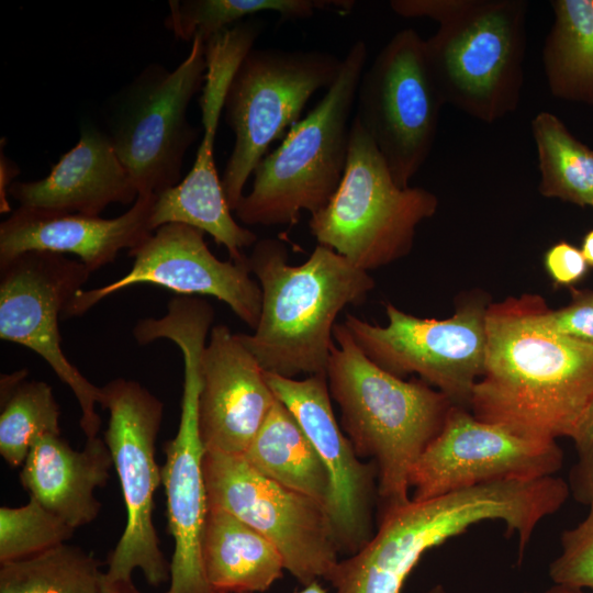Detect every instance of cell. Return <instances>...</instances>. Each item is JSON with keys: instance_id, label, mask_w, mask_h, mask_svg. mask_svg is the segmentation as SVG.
<instances>
[{"instance_id": "6da1fadb", "label": "cell", "mask_w": 593, "mask_h": 593, "mask_svg": "<svg viewBox=\"0 0 593 593\" xmlns=\"http://www.w3.org/2000/svg\"><path fill=\"white\" fill-rule=\"evenodd\" d=\"M544 309L527 295L485 311V366L470 406L526 438H572L593 398V346L546 326Z\"/></svg>"}, {"instance_id": "7a4b0ae2", "label": "cell", "mask_w": 593, "mask_h": 593, "mask_svg": "<svg viewBox=\"0 0 593 593\" xmlns=\"http://www.w3.org/2000/svg\"><path fill=\"white\" fill-rule=\"evenodd\" d=\"M261 289V312L251 334H239L264 371L295 379L326 374L339 313L360 305L374 288L371 276L317 244L301 265L288 262L279 239L257 240L247 256Z\"/></svg>"}, {"instance_id": "3957f363", "label": "cell", "mask_w": 593, "mask_h": 593, "mask_svg": "<svg viewBox=\"0 0 593 593\" xmlns=\"http://www.w3.org/2000/svg\"><path fill=\"white\" fill-rule=\"evenodd\" d=\"M333 337L329 394L356 454L377 466L382 517L410 503L411 471L454 404L427 383L404 381L376 365L343 323H336Z\"/></svg>"}, {"instance_id": "277c9868", "label": "cell", "mask_w": 593, "mask_h": 593, "mask_svg": "<svg viewBox=\"0 0 593 593\" xmlns=\"http://www.w3.org/2000/svg\"><path fill=\"white\" fill-rule=\"evenodd\" d=\"M404 18H429L427 64L444 103L493 123L514 112L523 86L528 4L523 0H394Z\"/></svg>"}, {"instance_id": "5b68a950", "label": "cell", "mask_w": 593, "mask_h": 593, "mask_svg": "<svg viewBox=\"0 0 593 593\" xmlns=\"http://www.w3.org/2000/svg\"><path fill=\"white\" fill-rule=\"evenodd\" d=\"M368 48L356 41L335 82L259 161L253 186L234 213L245 225H294L302 211L323 209L337 190L347 161L350 114L366 69Z\"/></svg>"}, {"instance_id": "8992f818", "label": "cell", "mask_w": 593, "mask_h": 593, "mask_svg": "<svg viewBox=\"0 0 593 593\" xmlns=\"http://www.w3.org/2000/svg\"><path fill=\"white\" fill-rule=\"evenodd\" d=\"M437 205L428 190L395 183L356 114L342 181L327 204L311 215L309 227L320 245L368 272L406 255L417 225Z\"/></svg>"}, {"instance_id": "52a82bcc", "label": "cell", "mask_w": 593, "mask_h": 593, "mask_svg": "<svg viewBox=\"0 0 593 593\" xmlns=\"http://www.w3.org/2000/svg\"><path fill=\"white\" fill-rule=\"evenodd\" d=\"M343 59L323 51L251 48L227 87L223 112L235 141L221 178L234 212L269 146L301 120L311 97L337 79Z\"/></svg>"}, {"instance_id": "ba28073f", "label": "cell", "mask_w": 593, "mask_h": 593, "mask_svg": "<svg viewBox=\"0 0 593 593\" xmlns=\"http://www.w3.org/2000/svg\"><path fill=\"white\" fill-rule=\"evenodd\" d=\"M205 71V42L195 36L174 70L149 65L113 100L108 135L138 195H158L182 180L186 153L199 134L187 111Z\"/></svg>"}, {"instance_id": "9c48e42d", "label": "cell", "mask_w": 593, "mask_h": 593, "mask_svg": "<svg viewBox=\"0 0 593 593\" xmlns=\"http://www.w3.org/2000/svg\"><path fill=\"white\" fill-rule=\"evenodd\" d=\"M213 316L194 306L178 307L157 325L158 338L182 353L183 390L176 436L165 444L161 483L167 497L168 529L175 541L170 585L166 593H214L202 568V538L209 512L203 447L198 423L200 361Z\"/></svg>"}, {"instance_id": "30bf717a", "label": "cell", "mask_w": 593, "mask_h": 593, "mask_svg": "<svg viewBox=\"0 0 593 593\" xmlns=\"http://www.w3.org/2000/svg\"><path fill=\"white\" fill-rule=\"evenodd\" d=\"M101 406L109 411L104 441L118 472L126 508V525L109 553L104 578L130 582L134 570L159 585L170 579L155 529V493L161 483L156 457V439L164 415V403L134 380L116 378L101 388Z\"/></svg>"}, {"instance_id": "8fae6325", "label": "cell", "mask_w": 593, "mask_h": 593, "mask_svg": "<svg viewBox=\"0 0 593 593\" xmlns=\"http://www.w3.org/2000/svg\"><path fill=\"white\" fill-rule=\"evenodd\" d=\"M203 473L209 508L264 535L303 586L329 578L340 551L323 504L262 475L243 455L205 452Z\"/></svg>"}, {"instance_id": "7c38bea8", "label": "cell", "mask_w": 593, "mask_h": 593, "mask_svg": "<svg viewBox=\"0 0 593 593\" xmlns=\"http://www.w3.org/2000/svg\"><path fill=\"white\" fill-rule=\"evenodd\" d=\"M357 99V115L393 180L410 187L430 154L445 104L415 30H400L382 47L361 76Z\"/></svg>"}, {"instance_id": "4fadbf2b", "label": "cell", "mask_w": 593, "mask_h": 593, "mask_svg": "<svg viewBox=\"0 0 593 593\" xmlns=\"http://www.w3.org/2000/svg\"><path fill=\"white\" fill-rule=\"evenodd\" d=\"M388 324L346 314L344 325L376 365L402 378L417 373L454 405L470 406L486 355L485 310L469 304L447 320L421 318L387 304Z\"/></svg>"}, {"instance_id": "5bb4252c", "label": "cell", "mask_w": 593, "mask_h": 593, "mask_svg": "<svg viewBox=\"0 0 593 593\" xmlns=\"http://www.w3.org/2000/svg\"><path fill=\"white\" fill-rule=\"evenodd\" d=\"M90 273L80 260L52 251H26L0 264V338L36 353L69 387L87 439L97 437L101 426L96 405L102 392L64 354L58 317Z\"/></svg>"}, {"instance_id": "9a60e30c", "label": "cell", "mask_w": 593, "mask_h": 593, "mask_svg": "<svg viewBox=\"0 0 593 593\" xmlns=\"http://www.w3.org/2000/svg\"><path fill=\"white\" fill-rule=\"evenodd\" d=\"M261 30L259 21L246 20L205 42L206 71L200 98L203 135L195 160L176 187L156 197L152 215L154 231L181 223L208 233L233 261L246 257L243 249L255 245L257 236L233 217L215 166L214 144L228 83Z\"/></svg>"}, {"instance_id": "2e32d148", "label": "cell", "mask_w": 593, "mask_h": 593, "mask_svg": "<svg viewBox=\"0 0 593 593\" xmlns=\"http://www.w3.org/2000/svg\"><path fill=\"white\" fill-rule=\"evenodd\" d=\"M563 465L556 440L526 438L452 405L439 434L410 474L413 501L506 480L555 475Z\"/></svg>"}, {"instance_id": "e0dca14e", "label": "cell", "mask_w": 593, "mask_h": 593, "mask_svg": "<svg viewBox=\"0 0 593 593\" xmlns=\"http://www.w3.org/2000/svg\"><path fill=\"white\" fill-rule=\"evenodd\" d=\"M128 256L134 261L126 275L105 286L80 290L65 309L63 318L83 315L118 291L150 283L180 295L216 298L249 328L257 327L262 295L247 256L242 261L220 260L209 249L201 230L181 223L165 224L128 250Z\"/></svg>"}, {"instance_id": "ac0fdd59", "label": "cell", "mask_w": 593, "mask_h": 593, "mask_svg": "<svg viewBox=\"0 0 593 593\" xmlns=\"http://www.w3.org/2000/svg\"><path fill=\"white\" fill-rule=\"evenodd\" d=\"M277 399L293 414L323 461L331 480L327 513L340 552L350 556L374 535L372 512L378 501V469L361 461L335 417L326 374L304 379L265 371Z\"/></svg>"}, {"instance_id": "d6986e66", "label": "cell", "mask_w": 593, "mask_h": 593, "mask_svg": "<svg viewBox=\"0 0 593 593\" xmlns=\"http://www.w3.org/2000/svg\"><path fill=\"white\" fill-rule=\"evenodd\" d=\"M199 433L205 452L244 455L277 396L238 333L211 328L200 361Z\"/></svg>"}, {"instance_id": "ffe728a7", "label": "cell", "mask_w": 593, "mask_h": 593, "mask_svg": "<svg viewBox=\"0 0 593 593\" xmlns=\"http://www.w3.org/2000/svg\"><path fill=\"white\" fill-rule=\"evenodd\" d=\"M156 197L139 194L114 219L19 206L0 224V264L38 250L77 255L90 272L98 270L153 234Z\"/></svg>"}, {"instance_id": "44dd1931", "label": "cell", "mask_w": 593, "mask_h": 593, "mask_svg": "<svg viewBox=\"0 0 593 593\" xmlns=\"http://www.w3.org/2000/svg\"><path fill=\"white\" fill-rule=\"evenodd\" d=\"M20 206L99 216L112 203L130 204L138 191L107 132L83 123L77 144L40 180L13 182Z\"/></svg>"}, {"instance_id": "7402d4cb", "label": "cell", "mask_w": 593, "mask_h": 593, "mask_svg": "<svg viewBox=\"0 0 593 593\" xmlns=\"http://www.w3.org/2000/svg\"><path fill=\"white\" fill-rule=\"evenodd\" d=\"M112 466L109 447L98 436L74 450L60 434H46L32 444L20 481L31 497L76 529L99 515L94 491L107 484Z\"/></svg>"}, {"instance_id": "603a6c76", "label": "cell", "mask_w": 593, "mask_h": 593, "mask_svg": "<svg viewBox=\"0 0 593 593\" xmlns=\"http://www.w3.org/2000/svg\"><path fill=\"white\" fill-rule=\"evenodd\" d=\"M201 556L205 580L214 593L264 592L286 569L272 542L220 508H209Z\"/></svg>"}, {"instance_id": "cb8c5ba5", "label": "cell", "mask_w": 593, "mask_h": 593, "mask_svg": "<svg viewBox=\"0 0 593 593\" xmlns=\"http://www.w3.org/2000/svg\"><path fill=\"white\" fill-rule=\"evenodd\" d=\"M243 456L262 475L327 507L328 472L293 414L278 399Z\"/></svg>"}, {"instance_id": "d4e9b609", "label": "cell", "mask_w": 593, "mask_h": 593, "mask_svg": "<svg viewBox=\"0 0 593 593\" xmlns=\"http://www.w3.org/2000/svg\"><path fill=\"white\" fill-rule=\"evenodd\" d=\"M553 24L542 46L551 93L593 104V0L551 2Z\"/></svg>"}, {"instance_id": "484cf974", "label": "cell", "mask_w": 593, "mask_h": 593, "mask_svg": "<svg viewBox=\"0 0 593 593\" xmlns=\"http://www.w3.org/2000/svg\"><path fill=\"white\" fill-rule=\"evenodd\" d=\"M165 25L176 38L204 42L215 34L243 22L247 16L275 12L280 21L312 18L317 11L348 13L350 0H171Z\"/></svg>"}, {"instance_id": "4316f807", "label": "cell", "mask_w": 593, "mask_h": 593, "mask_svg": "<svg viewBox=\"0 0 593 593\" xmlns=\"http://www.w3.org/2000/svg\"><path fill=\"white\" fill-rule=\"evenodd\" d=\"M532 132L537 148L540 193L593 206V150L549 112H539L533 119Z\"/></svg>"}, {"instance_id": "83f0119b", "label": "cell", "mask_w": 593, "mask_h": 593, "mask_svg": "<svg viewBox=\"0 0 593 593\" xmlns=\"http://www.w3.org/2000/svg\"><path fill=\"white\" fill-rule=\"evenodd\" d=\"M25 377L20 370L0 382V454L14 468L23 466L36 438L60 434V410L51 385Z\"/></svg>"}, {"instance_id": "f1b7e54d", "label": "cell", "mask_w": 593, "mask_h": 593, "mask_svg": "<svg viewBox=\"0 0 593 593\" xmlns=\"http://www.w3.org/2000/svg\"><path fill=\"white\" fill-rule=\"evenodd\" d=\"M102 574L92 553L63 544L1 563L0 593H101Z\"/></svg>"}, {"instance_id": "f546056e", "label": "cell", "mask_w": 593, "mask_h": 593, "mask_svg": "<svg viewBox=\"0 0 593 593\" xmlns=\"http://www.w3.org/2000/svg\"><path fill=\"white\" fill-rule=\"evenodd\" d=\"M75 529L34 497L20 507L0 508V563L33 557L66 544Z\"/></svg>"}, {"instance_id": "4dcf8cb0", "label": "cell", "mask_w": 593, "mask_h": 593, "mask_svg": "<svg viewBox=\"0 0 593 593\" xmlns=\"http://www.w3.org/2000/svg\"><path fill=\"white\" fill-rule=\"evenodd\" d=\"M588 515L561 534L560 555L550 562L555 584L593 591V502Z\"/></svg>"}, {"instance_id": "1f68e13d", "label": "cell", "mask_w": 593, "mask_h": 593, "mask_svg": "<svg viewBox=\"0 0 593 593\" xmlns=\"http://www.w3.org/2000/svg\"><path fill=\"white\" fill-rule=\"evenodd\" d=\"M571 439L574 441L577 461L567 482L573 499L589 505L593 502V398Z\"/></svg>"}, {"instance_id": "d6a6232c", "label": "cell", "mask_w": 593, "mask_h": 593, "mask_svg": "<svg viewBox=\"0 0 593 593\" xmlns=\"http://www.w3.org/2000/svg\"><path fill=\"white\" fill-rule=\"evenodd\" d=\"M542 321L552 331L593 346V293H580L566 307L542 311Z\"/></svg>"}, {"instance_id": "836d02e7", "label": "cell", "mask_w": 593, "mask_h": 593, "mask_svg": "<svg viewBox=\"0 0 593 593\" xmlns=\"http://www.w3.org/2000/svg\"><path fill=\"white\" fill-rule=\"evenodd\" d=\"M588 266L581 249L566 242L553 245L545 255L546 270L557 284L578 282L586 273Z\"/></svg>"}, {"instance_id": "e575fe53", "label": "cell", "mask_w": 593, "mask_h": 593, "mask_svg": "<svg viewBox=\"0 0 593 593\" xmlns=\"http://www.w3.org/2000/svg\"><path fill=\"white\" fill-rule=\"evenodd\" d=\"M3 142L4 137L1 138L0 144V212L5 214L11 212L8 191L12 184L11 181L20 174V169L16 164L3 153Z\"/></svg>"}, {"instance_id": "d590c367", "label": "cell", "mask_w": 593, "mask_h": 593, "mask_svg": "<svg viewBox=\"0 0 593 593\" xmlns=\"http://www.w3.org/2000/svg\"><path fill=\"white\" fill-rule=\"evenodd\" d=\"M101 593H142L130 582H112L104 578L101 579Z\"/></svg>"}, {"instance_id": "8d00e7d4", "label": "cell", "mask_w": 593, "mask_h": 593, "mask_svg": "<svg viewBox=\"0 0 593 593\" xmlns=\"http://www.w3.org/2000/svg\"><path fill=\"white\" fill-rule=\"evenodd\" d=\"M581 251L588 265L593 266V230L584 236Z\"/></svg>"}, {"instance_id": "74e56055", "label": "cell", "mask_w": 593, "mask_h": 593, "mask_svg": "<svg viewBox=\"0 0 593 593\" xmlns=\"http://www.w3.org/2000/svg\"><path fill=\"white\" fill-rule=\"evenodd\" d=\"M545 593H593V591L586 592L584 591V589L555 584L549 588Z\"/></svg>"}, {"instance_id": "f35d334b", "label": "cell", "mask_w": 593, "mask_h": 593, "mask_svg": "<svg viewBox=\"0 0 593 593\" xmlns=\"http://www.w3.org/2000/svg\"><path fill=\"white\" fill-rule=\"evenodd\" d=\"M294 593H326V591L318 581H315L309 585L303 586L301 591Z\"/></svg>"}, {"instance_id": "ab89813d", "label": "cell", "mask_w": 593, "mask_h": 593, "mask_svg": "<svg viewBox=\"0 0 593 593\" xmlns=\"http://www.w3.org/2000/svg\"><path fill=\"white\" fill-rule=\"evenodd\" d=\"M425 593H446L444 586L441 584H436L432 586L428 591Z\"/></svg>"}, {"instance_id": "60d3db41", "label": "cell", "mask_w": 593, "mask_h": 593, "mask_svg": "<svg viewBox=\"0 0 593 593\" xmlns=\"http://www.w3.org/2000/svg\"><path fill=\"white\" fill-rule=\"evenodd\" d=\"M525 593H530V592H525Z\"/></svg>"}]
</instances>
